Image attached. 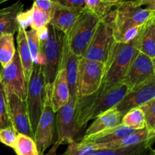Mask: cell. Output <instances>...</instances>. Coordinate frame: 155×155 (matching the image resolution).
Here are the masks:
<instances>
[{"mask_svg": "<svg viewBox=\"0 0 155 155\" xmlns=\"http://www.w3.org/2000/svg\"><path fill=\"white\" fill-rule=\"evenodd\" d=\"M125 84L109 85L101 83L94 93L79 97L75 104V120L79 129L85 128L89 120L119 104L130 91Z\"/></svg>", "mask_w": 155, "mask_h": 155, "instance_id": "1", "label": "cell"}, {"mask_svg": "<svg viewBox=\"0 0 155 155\" xmlns=\"http://www.w3.org/2000/svg\"><path fill=\"white\" fill-rule=\"evenodd\" d=\"M48 36L40 41V55L37 64H40L44 76L48 95L58 73L61 68L64 54L67 45L65 33L48 24Z\"/></svg>", "mask_w": 155, "mask_h": 155, "instance_id": "2", "label": "cell"}, {"mask_svg": "<svg viewBox=\"0 0 155 155\" xmlns=\"http://www.w3.org/2000/svg\"><path fill=\"white\" fill-rule=\"evenodd\" d=\"M114 9L98 23L93 37L83 58L101 62L105 66L107 64L117 42L114 37L112 27Z\"/></svg>", "mask_w": 155, "mask_h": 155, "instance_id": "3", "label": "cell"}, {"mask_svg": "<svg viewBox=\"0 0 155 155\" xmlns=\"http://www.w3.org/2000/svg\"><path fill=\"white\" fill-rule=\"evenodd\" d=\"M139 52L136 38L128 43L116 42L110 61L105 66L102 83L109 85L122 83L130 64Z\"/></svg>", "mask_w": 155, "mask_h": 155, "instance_id": "4", "label": "cell"}, {"mask_svg": "<svg viewBox=\"0 0 155 155\" xmlns=\"http://www.w3.org/2000/svg\"><path fill=\"white\" fill-rule=\"evenodd\" d=\"M155 12L132 3H120L114 9L112 27L114 37L117 42H120L126 32L136 27L145 24Z\"/></svg>", "mask_w": 155, "mask_h": 155, "instance_id": "5", "label": "cell"}, {"mask_svg": "<svg viewBox=\"0 0 155 155\" xmlns=\"http://www.w3.org/2000/svg\"><path fill=\"white\" fill-rule=\"evenodd\" d=\"M101 19L85 8L81 12L72 28L66 35L67 42L71 52L83 57L87 49L96 27Z\"/></svg>", "mask_w": 155, "mask_h": 155, "instance_id": "6", "label": "cell"}, {"mask_svg": "<svg viewBox=\"0 0 155 155\" xmlns=\"http://www.w3.org/2000/svg\"><path fill=\"white\" fill-rule=\"evenodd\" d=\"M47 89L40 64H33V71L27 85L26 104L33 133L36 131L47 99Z\"/></svg>", "mask_w": 155, "mask_h": 155, "instance_id": "7", "label": "cell"}, {"mask_svg": "<svg viewBox=\"0 0 155 155\" xmlns=\"http://www.w3.org/2000/svg\"><path fill=\"white\" fill-rule=\"evenodd\" d=\"M104 73V64L80 58L77 80V98L94 93L101 86Z\"/></svg>", "mask_w": 155, "mask_h": 155, "instance_id": "8", "label": "cell"}, {"mask_svg": "<svg viewBox=\"0 0 155 155\" xmlns=\"http://www.w3.org/2000/svg\"><path fill=\"white\" fill-rule=\"evenodd\" d=\"M75 100L70 98L68 102L56 112L55 124L58 139L52 147L54 149L57 150L61 144H68L76 141V136L80 130L75 120Z\"/></svg>", "mask_w": 155, "mask_h": 155, "instance_id": "9", "label": "cell"}, {"mask_svg": "<svg viewBox=\"0 0 155 155\" xmlns=\"http://www.w3.org/2000/svg\"><path fill=\"white\" fill-rule=\"evenodd\" d=\"M0 83L2 84L7 95L15 94L23 101H26L28 83L24 77L17 50L11 63L3 68Z\"/></svg>", "mask_w": 155, "mask_h": 155, "instance_id": "10", "label": "cell"}, {"mask_svg": "<svg viewBox=\"0 0 155 155\" xmlns=\"http://www.w3.org/2000/svg\"><path fill=\"white\" fill-rule=\"evenodd\" d=\"M55 127V113L51 105L49 96L47 95L43 111L34 133V142L39 154H45L47 148L52 144Z\"/></svg>", "mask_w": 155, "mask_h": 155, "instance_id": "11", "label": "cell"}, {"mask_svg": "<svg viewBox=\"0 0 155 155\" xmlns=\"http://www.w3.org/2000/svg\"><path fill=\"white\" fill-rule=\"evenodd\" d=\"M154 98L155 75L147 81L132 88L115 107L124 116L130 110L141 107Z\"/></svg>", "mask_w": 155, "mask_h": 155, "instance_id": "12", "label": "cell"}, {"mask_svg": "<svg viewBox=\"0 0 155 155\" xmlns=\"http://www.w3.org/2000/svg\"><path fill=\"white\" fill-rule=\"evenodd\" d=\"M154 75L152 59L139 52L133 59L121 83L125 84L131 89L147 81Z\"/></svg>", "mask_w": 155, "mask_h": 155, "instance_id": "13", "label": "cell"}, {"mask_svg": "<svg viewBox=\"0 0 155 155\" xmlns=\"http://www.w3.org/2000/svg\"><path fill=\"white\" fill-rule=\"evenodd\" d=\"M9 114L12 125L18 133L26 135L34 140V133L32 130L25 101L15 94L7 95Z\"/></svg>", "mask_w": 155, "mask_h": 155, "instance_id": "14", "label": "cell"}, {"mask_svg": "<svg viewBox=\"0 0 155 155\" xmlns=\"http://www.w3.org/2000/svg\"><path fill=\"white\" fill-rule=\"evenodd\" d=\"M83 11L71 8L54 2L49 24L67 35Z\"/></svg>", "mask_w": 155, "mask_h": 155, "instance_id": "15", "label": "cell"}, {"mask_svg": "<svg viewBox=\"0 0 155 155\" xmlns=\"http://www.w3.org/2000/svg\"><path fill=\"white\" fill-rule=\"evenodd\" d=\"M48 95L51 100V105L54 113L69 101V86L67 80L66 73L63 68H61L58 73Z\"/></svg>", "mask_w": 155, "mask_h": 155, "instance_id": "16", "label": "cell"}, {"mask_svg": "<svg viewBox=\"0 0 155 155\" xmlns=\"http://www.w3.org/2000/svg\"><path fill=\"white\" fill-rule=\"evenodd\" d=\"M24 7L22 2L18 1L12 5L0 9V36L15 35L18 33L19 29L18 16L24 11Z\"/></svg>", "mask_w": 155, "mask_h": 155, "instance_id": "17", "label": "cell"}, {"mask_svg": "<svg viewBox=\"0 0 155 155\" xmlns=\"http://www.w3.org/2000/svg\"><path fill=\"white\" fill-rule=\"evenodd\" d=\"M136 45L139 52L151 59L155 57V12L142 26L136 37Z\"/></svg>", "mask_w": 155, "mask_h": 155, "instance_id": "18", "label": "cell"}, {"mask_svg": "<svg viewBox=\"0 0 155 155\" xmlns=\"http://www.w3.org/2000/svg\"><path fill=\"white\" fill-rule=\"evenodd\" d=\"M124 115L118 111L116 107L110 109L99 116L95 117V120L88 127L83 136H89L98 133L114 128L120 125Z\"/></svg>", "mask_w": 155, "mask_h": 155, "instance_id": "19", "label": "cell"}, {"mask_svg": "<svg viewBox=\"0 0 155 155\" xmlns=\"http://www.w3.org/2000/svg\"><path fill=\"white\" fill-rule=\"evenodd\" d=\"M135 131H136L135 130L120 124L117 127L104 130L92 136H83L80 142L104 145V144H108L124 139L130 135L133 134Z\"/></svg>", "mask_w": 155, "mask_h": 155, "instance_id": "20", "label": "cell"}, {"mask_svg": "<svg viewBox=\"0 0 155 155\" xmlns=\"http://www.w3.org/2000/svg\"><path fill=\"white\" fill-rule=\"evenodd\" d=\"M80 59V57H78L71 52L67 43L61 68L64 69L65 73H66L67 80H68V86H69L70 98L75 101H77V80Z\"/></svg>", "mask_w": 155, "mask_h": 155, "instance_id": "21", "label": "cell"}, {"mask_svg": "<svg viewBox=\"0 0 155 155\" xmlns=\"http://www.w3.org/2000/svg\"><path fill=\"white\" fill-rule=\"evenodd\" d=\"M17 43H18L17 51L18 52L21 66L24 71V77L28 83L32 71H33L34 62L32 59L31 53H30V48L27 43V37H26V30L21 27H19L18 34H17Z\"/></svg>", "mask_w": 155, "mask_h": 155, "instance_id": "22", "label": "cell"}, {"mask_svg": "<svg viewBox=\"0 0 155 155\" xmlns=\"http://www.w3.org/2000/svg\"><path fill=\"white\" fill-rule=\"evenodd\" d=\"M148 135H149V130L147 127H145L142 130H136L133 134L130 135L129 136L120 139V140L110 142L108 144H104V145H98V144H95V145L98 146L99 150L125 148V147L137 145L141 142H145L147 139H150L148 138Z\"/></svg>", "mask_w": 155, "mask_h": 155, "instance_id": "23", "label": "cell"}, {"mask_svg": "<svg viewBox=\"0 0 155 155\" xmlns=\"http://www.w3.org/2000/svg\"><path fill=\"white\" fill-rule=\"evenodd\" d=\"M154 139H147L137 145L114 149L98 150L93 155H146Z\"/></svg>", "mask_w": 155, "mask_h": 155, "instance_id": "24", "label": "cell"}, {"mask_svg": "<svg viewBox=\"0 0 155 155\" xmlns=\"http://www.w3.org/2000/svg\"><path fill=\"white\" fill-rule=\"evenodd\" d=\"M16 50L14 35L5 34L0 36V64L3 68L11 63Z\"/></svg>", "mask_w": 155, "mask_h": 155, "instance_id": "25", "label": "cell"}, {"mask_svg": "<svg viewBox=\"0 0 155 155\" xmlns=\"http://www.w3.org/2000/svg\"><path fill=\"white\" fill-rule=\"evenodd\" d=\"M121 124L135 130H142L146 127L145 114L140 107L127 112L122 119Z\"/></svg>", "mask_w": 155, "mask_h": 155, "instance_id": "26", "label": "cell"}, {"mask_svg": "<svg viewBox=\"0 0 155 155\" xmlns=\"http://www.w3.org/2000/svg\"><path fill=\"white\" fill-rule=\"evenodd\" d=\"M17 155H39L34 140L26 135L18 133L13 148Z\"/></svg>", "mask_w": 155, "mask_h": 155, "instance_id": "27", "label": "cell"}, {"mask_svg": "<svg viewBox=\"0 0 155 155\" xmlns=\"http://www.w3.org/2000/svg\"><path fill=\"white\" fill-rule=\"evenodd\" d=\"M117 6V5L110 3L106 0H86V9L101 20L107 16Z\"/></svg>", "mask_w": 155, "mask_h": 155, "instance_id": "28", "label": "cell"}, {"mask_svg": "<svg viewBox=\"0 0 155 155\" xmlns=\"http://www.w3.org/2000/svg\"><path fill=\"white\" fill-rule=\"evenodd\" d=\"M68 145V148L62 155H93L99 150L95 144L87 142L73 141Z\"/></svg>", "mask_w": 155, "mask_h": 155, "instance_id": "29", "label": "cell"}, {"mask_svg": "<svg viewBox=\"0 0 155 155\" xmlns=\"http://www.w3.org/2000/svg\"><path fill=\"white\" fill-rule=\"evenodd\" d=\"M11 127L13 125L9 114L7 94L0 83V130Z\"/></svg>", "mask_w": 155, "mask_h": 155, "instance_id": "30", "label": "cell"}, {"mask_svg": "<svg viewBox=\"0 0 155 155\" xmlns=\"http://www.w3.org/2000/svg\"><path fill=\"white\" fill-rule=\"evenodd\" d=\"M30 10V16H31V23H30L31 29L39 30L49 24L50 18H51L50 14L37 8L34 5L32 6Z\"/></svg>", "mask_w": 155, "mask_h": 155, "instance_id": "31", "label": "cell"}, {"mask_svg": "<svg viewBox=\"0 0 155 155\" xmlns=\"http://www.w3.org/2000/svg\"><path fill=\"white\" fill-rule=\"evenodd\" d=\"M26 37L27 43L31 53L32 59L34 63H37L38 59L40 55V39L38 36L37 31L31 29L30 30H26Z\"/></svg>", "mask_w": 155, "mask_h": 155, "instance_id": "32", "label": "cell"}, {"mask_svg": "<svg viewBox=\"0 0 155 155\" xmlns=\"http://www.w3.org/2000/svg\"><path fill=\"white\" fill-rule=\"evenodd\" d=\"M145 114L146 127L149 130L155 127V98L140 107Z\"/></svg>", "mask_w": 155, "mask_h": 155, "instance_id": "33", "label": "cell"}, {"mask_svg": "<svg viewBox=\"0 0 155 155\" xmlns=\"http://www.w3.org/2000/svg\"><path fill=\"white\" fill-rule=\"evenodd\" d=\"M18 132L13 127L0 130V142L10 148H14L17 141Z\"/></svg>", "mask_w": 155, "mask_h": 155, "instance_id": "34", "label": "cell"}, {"mask_svg": "<svg viewBox=\"0 0 155 155\" xmlns=\"http://www.w3.org/2000/svg\"><path fill=\"white\" fill-rule=\"evenodd\" d=\"M54 2L71 8L84 10L86 8V0H52Z\"/></svg>", "mask_w": 155, "mask_h": 155, "instance_id": "35", "label": "cell"}, {"mask_svg": "<svg viewBox=\"0 0 155 155\" xmlns=\"http://www.w3.org/2000/svg\"><path fill=\"white\" fill-rule=\"evenodd\" d=\"M54 3V2L52 0H34L33 5H34L35 7L40 9V10L50 14V15H51Z\"/></svg>", "mask_w": 155, "mask_h": 155, "instance_id": "36", "label": "cell"}, {"mask_svg": "<svg viewBox=\"0 0 155 155\" xmlns=\"http://www.w3.org/2000/svg\"><path fill=\"white\" fill-rule=\"evenodd\" d=\"M18 21L19 24V27H22L24 30L30 26L31 23V16H30V10H27L26 12L23 11L18 16Z\"/></svg>", "mask_w": 155, "mask_h": 155, "instance_id": "37", "label": "cell"}, {"mask_svg": "<svg viewBox=\"0 0 155 155\" xmlns=\"http://www.w3.org/2000/svg\"><path fill=\"white\" fill-rule=\"evenodd\" d=\"M133 5L136 6L145 8L152 12H155V0H139Z\"/></svg>", "mask_w": 155, "mask_h": 155, "instance_id": "38", "label": "cell"}, {"mask_svg": "<svg viewBox=\"0 0 155 155\" xmlns=\"http://www.w3.org/2000/svg\"><path fill=\"white\" fill-rule=\"evenodd\" d=\"M148 138L150 139H154L155 140V127L151 130H149V135H148Z\"/></svg>", "mask_w": 155, "mask_h": 155, "instance_id": "39", "label": "cell"}, {"mask_svg": "<svg viewBox=\"0 0 155 155\" xmlns=\"http://www.w3.org/2000/svg\"><path fill=\"white\" fill-rule=\"evenodd\" d=\"M138 1H139V0H122L120 3H133V4H134V3L137 2Z\"/></svg>", "mask_w": 155, "mask_h": 155, "instance_id": "40", "label": "cell"}, {"mask_svg": "<svg viewBox=\"0 0 155 155\" xmlns=\"http://www.w3.org/2000/svg\"><path fill=\"white\" fill-rule=\"evenodd\" d=\"M106 1L109 2H110V3H113V4L118 5L121 2V1H122V0H106Z\"/></svg>", "mask_w": 155, "mask_h": 155, "instance_id": "41", "label": "cell"}, {"mask_svg": "<svg viewBox=\"0 0 155 155\" xmlns=\"http://www.w3.org/2000/svg\"><path fill=\"white\" fill-rule=\"evenodd\" d=\"M39 155H56V151H54V150L53 149H51L48 152V154H39Z\"/></svg>", "mask_w": 155, "mask_h": 155, "instance_id": "42", "label": "cell"}, {"mask_svg": "<svg viewBox=\"0 0 155 155\" xmlns=\"http://www.w3.org/2000/svg\"><path fill=\"white\" fill-rule=\"evenodd\" d=\"M146 155H155V149H153L152 148H151Z\"/></svg>", "mask_w": 155, "mask_h": 155, "instance_id": "43", "label": "cell"}, {"mask_svg": "<svg viewBox=\"0 0 155 155\" xmlns=\"http://www.w3.org/2000/svg\"><path fill=\"white\" fill-rule=\"evenodd\" d=\"M152 63H153V67H154V74H155V57L154 58H152Z\"/></svg>", "mask_w": 155, "mask_h": 155, "instance_id": "44", "label": "cell"}, {"mask_svg": "<svg viewBox=\"0 0 155 155\" xmlns=\"http://www.w3.org/2000/svg\"><path fill=\"white\" fill-rule=\"evenodd\" d=\"M2 69H3V67L2 66V64H0V79H1V75H2Z\"/></svg>", "mask_w": 155, "mask_h": 155, "instance_id": "45", "label": "cell"}, {"mask_svg": "<svg viewBox=\"0 0 155 155\" xmlns=\"http://www.w3.org/2000/svg\"><path fill=\"white\" fill-rule=\"evenodd\" d=\"M7 1H9V0H0V5L2 4V3H4V2H7Z\"/></svg>", "mask_w": 155, "mask_h": 155, "instance_id": "46", "label": "cell"}, {"mask_svg": "<svg viewBox=\"0 0 155 155\" xmlns=\"http://www.w3.org/2000/svg\"><path fill=\"white\" fill-rule=\"evenodd\" d=\"M33 1H34V0H33Z\"/></svg>", "mask_w": 155, "mask_h": 155, "instance_id": "47", "label": "cell"}]
</instances>
